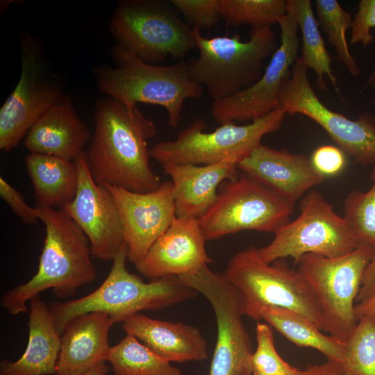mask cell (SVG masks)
<instances>
[{"label": "cell", "instance_id": "1", "mask_svg": "<svg viewBox=\"0 0 375 375\" xmlns=\"http://www.w3.org/2000/svg\"><path fill=\"white\" fill-rule=\"evenodd\" d=\"M156 133L154 123L136 106L111 97L99 99L85 151L94 181L142 193L157 189L162 182L151 167L147 142Z\"/></svg>", "mask_w": 375, "mask_h": 375}, {"label": "cell", "instance_id": "2", "mask_svg": "<svg viewBox=\"0 0 375 375\" xmlns=\"http://www.w3.org/2000/svg\"><path fill=\"white\" fill-rule=\"evenodd\" d=\"M37 208L45 225L44 247L36 274L1 298V306L11 315L28 312L26 303L41 292L53 289L65 299L97 277L90 242L77 224L65 210Z\"/></svg>", "mask_w": 375, "mask_h": 375}, {"label": "cell", "instance_id": "3", "mask_svg": "<svg viewBox=\"0 0 375 375\" xmlns=\"http://www.w3.org/2000/svg\"><path fill=\"white\" fill-rule=\"evenodd\" d=\"M125 245L112 260L111 269L101 285L81 298L56 301L49 306L58 333L76 317L93 312L106 313L115 324L124 322L143 310H161L194 297L198 292L170 276L146 283L126 268Z\"/></svg>", "mask_w": 375, "mask_h": 375}, {"label": "cell", "instance_id": "4", "mask_svg": "<svg viewBox=\"0 0 375 375\" xmlns=\"http://www.w3.org/2000/svg\"><path fill=\"white\" fill-rule=\"evenodd\" d=\"M112 55L115 67L103 65L94 69L99 90L128 106L141 103L163 107L172 128L178 125L184 101L203 95V88L191 77L188 62L151 64L118 44Z\"/></svg>", "mask_w": 375, "mask_h": 375}, {"label": "cell", "instance_id": "5", "mask_svg": "<svg viewBox=\"0 0 375 375\" xmlns=\"http://www.w3.org/2000/svg\"><path fill=\"white\" fill-rule=\"evenodd\" d=\"M192 28L199 53L188 62L190 73L213 101L231 97L258 81L266 60L280 43L271 26L252 28L247 41L238 34L208 38L200 29Z\"/></svg>", "mask_w": 375, "mask_h": 375}, {"label": "cell", "instance_id": "6", "mask_svg": "<svg viewBox=\"0 0 375 375\" xmlns=\"http://www.w3.org/2000/svg\"><path fill=\"white\" fill-rule=\"evenodd\" d=\"M238 291L244 315L259 320L262 307H278L307 317L323 331L326 322L310 286L299 272L283 260L265 262L251 245L235 253L222 273Z\"/></svg>", "mask_w": 375, "mask_h": 375}, {"label": "cell", "instance_id": "7", "mask_svg": "<svg viewBox=\"0 0 375 375\" xmlns=\"http://www.w3.org/2000/svg\"><path fill=\"white\" fill-rule=\"evenodd\" d=\"M285 115L279 106L248 124H222L209 133L206 132L204 120L197 119L182 130L174 140L156 144L150 149V156L161 165H205L230 158L240 162L262 144L261 140L265 135L281 128Z\"/></svg>", "mask_w": 375, "mask_h": 375}, {"label": "cell", "instance_id": "8", "mask_svg": "<svg viewBox=\"0 0 375 375\" xmlns=\"http://www.w3.org/2000/svg\"><path fill=\"white\" fill-rule=\"evenodd\" d=\"M294 204L240 172L221 183L215 203L199 222L206 240L247 230L274 234L290 221Z\"/></svg>", "mask_w": 375, "mask_h": 375}, {"label": "cell", "instance_id": "9", "mask_svg": "<svg viewBox=\"0 0 375 375\" xmlns=\"http://www.w3.org/2000/svg\"><path fill=\"white\" fill-rule=\"evenodd\" d=\"M110 30L118 44L151 64L183 58L197 47L193 28L158 1H120Z\"/></svg>", "mask_w": 375, "mask_h": 375}, {"label": "cell", "instance_id": "10", "mask_svg": "<svg viewBox=\"0 0 375 375\" xmlns=\"http://www.w3.org/2000/svg\"><path fill=\"white\" fill-rule=\"evenodd\" d=\"M299 210L294 220L274 233L269 244L258 248L265 262L290 257L297 263L308 253L340 257L359 247L344 217L338 215L318 191L311 190L301 199Z\"/></svg>", "mask_w": 375, "mask_h": 375}, {"label": "cell", "instance_id": "11", "mask_svg": "<svg viewBox=\"0 0 375 375\" xmlns=\"http://www.w3.org/2000/svg\"><path fill=\"white\" fill-rule=\"evenodd\" d=\"M374 251L360 246L340 257L303 255L298 270L310 286L324 315L326 332L346 343L358 320L355 301Z\"/></svg>", "mask_w": 375, "mask_h": 375}, {"label": "cell", "instance_id": "12", "mask_svg": "<svg viewBox=\"0 0 375 375\" xmlns=\"http://www.w3.org/2000/svg\"><path fill=\"white\" fill-rule=\"evenodd\" d=\"M19 80L0 109V149L9 152L25 138L31 126L66 95L40 44L27 33L20 35Z\"/></svg>", "mask_w": 375, "mask_h": 375}, {"label": "cell", "instance_id": "13", "mask_svg": "<svg viewBox=\"0 0 375 375\" xmlns=\"http://www.w3.org/2000/svg\"><path fill=\"white\" fill-rule=\"evenodd\" d=\"M178 277L203 294L215 312L217 337L210 375H252L253 351L242 321L244 312L238 291L222 273L212 272L208 265L194 274Z\"/></svg>", "mask_w": 375, "mask_h": 375}, {"label": "cell", "instance_id": "14", "mask_svg": "<svg viewBox=\"0 0 375 375\" xmlns=\"http://www.w3.org/2000/svg\"><path fill=\"white\" fill-rule=\"evenodd\" d=\"M278 24L280 43L262 76L249 88L221 100L213 101L211 113L220 124L253 122L279 107V93L299 57V27L292 10Z\"/></svg>", "mask_w": 375, "mask_h": 375}, {"label": "cell", "instance_id": "15", "mask_svg": "<svg viewBox=\"0 0 375 375\" xmlns=\"http://www.w3.org/2000/svg\"><path fill=\"white\" fill-rule=\"evenodd\" d=\"M74 162L78 188L74 199L65 210L87 236L92 258L113 260L126 245L118 208L107 188L92 178L85 151Z\"/></svg>", "mask_w": 375, "mask_h": 375}, {"label": "cell", "instance_id": "16", "mask_svg": "<svg viewBox=\"0 0 375 375\" xmlns=\"http://www.w3.org/2000/svg\"><path fill=\"white\" fill-rule=\"evenodd\" d=\"M104 185L118 208L128 247V260L135 265L176 217L173 184L166 181L157 189L143 193Z\"/></svg>", "mask_w": 375, "mask_h": 375}, {"label": "cell", "instance_id": "17", "mask_svg": "<svg viewBox=\"0 0 375 375\" xmlns=\"http://www.w3.org/2000/svg\"><path fill=\"white\" fill-rule=\"evenodd\" d=\"M198 219L175 217L168 229L135 266L150 280L195 273L212 262Z\"/></svg>", "mask_w": 375, "mask_h": 375}, {"label": "cell", "instance_id": "18", "mask_svg": "<svg viewBox=\"0 0 375 375\" xmlns=\"http://www.w3.org/2000/svg\"><path fill=\"white\" fill-rule=\"evenodd\" d=\"M238 167L293 203L325 179L307 156L262 144L242 160Z\"/></svg>", "mask_w": 375, "mask_h": 375}, {"label": "cell", "instance_id": "19", "mask_svg": "<svg viewBox=\"0 0 375 375\" xmlns=\"http://www.w3.org/2000/svg\"><path fill=\"white\" fill-rule=\"evenodd\" d=\"M238 162L230 158L205 165H162L173 184L176 217L201 218L215 203L221 183L239 176Z\"/></svg>", "mask_w": 375, "mask_h": 375}, {"label": "cell", "instance_id": "20", "mask_svg": "<svg viewBox=\"0 0 375 375\" xmlns=\"http://www.w3.org/2000/svg\"><path fill=\"white\" fill-rule=\"evenodd\" d=\"M90 138L89 128L78 116L69 97L65 96L31 126L24 146L30 153L74 161Z\"/></svg>", "mask_w": 375, "mask_h": 375}, {"label": "cell", "instance_id": "21", "mask_svg": "<svg viewBox=\"0 0 375 375\" xmlns=\"http://www.w3.org/2000/svg\"><path fill=\"white\" fill-rule=\"evenodd\" d=\"M113 324L108 315L99 312L72 319L61 335L56 375H82L107 361L108 333Z\"/></svg>", "mask_w": 375, "mask_h": 375}, {"label": "cell", "instance_id": "22", "mask_svg": "<svg viewBox=\"0 0 375 375\" xmlns=\"http://www.w3.org/2000/svg\"><path fill=\"white\" fill-rule=\"evenodd\" d=\"M122 328L167 362H201L208 357L206 340L199 329L192 325L138 313L125 321Z\"/></svg>", "mask_w": 375, "mask_h": 375}, {"label": "cell", "instance_id": "23", "mask_svg": "<svg viewBox=\"0 0 375 375\" xmlns=\"http://www.w3.org/2000/svg\"><path fill=\"white\" fill-rule=\"evenodd\" d=\"M60 347L49 308L38 295L30 301L26 348L18 360L1 361L0 375L56 374Z\"/></svg>", "mask_w": 375, "mask_h": 375}, {"label": "cell", "instance_id": "24", "mask_svg": "<svg viewBox=\"0 0 375 375\" xmlns=\"http://www.w3.org/2000/svg\"><path fill=\"white\" fill-rule=\"evenodd\" d=\"M25 164L33 186L36 208L65 210L72 202L78 188L74 161L30 153Z\"/></svg>", "mask_w": 375, "mask_h": 375}, {"label": "cell", "instance_id": "25", "mask_svg": "<svg viewBox=\"0 0 375 375\" xmlns=\"http://www.w3.org/2000/svg\"><path fill=\"white\" fill-rule=\"evenodd\" d=\"M260 318L297 346L312 348L328 360L342 364L346 343L322 333L315 324L302 315L285 308L265 306L260 310Z\"/></svg>", "mask_w": 375, "mask_h": 375}, {"label": "cell", "instance_id": "26", "mask_svg": "<svg viewBox=\"0 0 375 375\" xmlns=\"http://www.w3.org/2000/svg\"><path fill=\"white\" fill-rule=\"evenodd\" d=\"M287 6L292 10L301 33V62L307 69L314 71L320 90H326L324 77L327 76L339 93L337 79L331 67V57L320 34L310 1L288 0Z\"/></svg>", "mask_w": 375, "mask_h": 375}, {"label": "cell", "instance_id": "27", "mask_svg": "<svg viewBox=\"0 0 375 375\" xmlns=\"http://www.w3.org/2000/svg\"><path fill=\"white\" fill-rule=\"evenodd\" d=\"M107 361L115 375H182L180 369L129 334L110 347Z\"/></svg>", "mask_w": 375, "mask_h": 375}, {"label": "cell", "instance_id": "28", "mask_svg": "<svg viewBox=\"0 0 375 375\" xmlns=\"http://www.w3.org/2000/svg\"><path fill=\"white\" fill-rule=\"evenodd\" d=\"M315 3L318 25L335 47L338 60L345 65L352 76H358L360 69L350 53L346 38L347 31L351 28L353 22L350 13L336 0H317Z\"/></svg>", "mask_w": 375, "mask_h": 375}, {"label": "cell", "instance_id": "29", "mask_svg": "<svg viewBox=\"0 0 375 375\" xmlns=\"http://www.w3.org/2000/svg\"><path fill=\"white\" fill-rule=\"evenodd\" d=\"M219 6L221 17L231 26H272L287 13L285 0H219Z\"/></svg>", "mask_w": 375, "mask_h": 375}, {"label": "cell", "instance_id": "30", "mask_svg": "<svg viewBox=\"0 0 375 375\" xmlns=\"http://www.w3.org/2000/svg\"><path fill=\"white\" fill-rule=\"evenodd\" d=\"M372 185L366 192L354 190L344 201V217L360 246L375 253V164L371 172Z\"/></svg>", "mask_w": 375, "mask_h": 375}, {"label": "cell", "instance_id": "31", "mask_svg": "<svg viewBox=\"0 0 375 375\" xmlns=\"http://www.w3.org/2000/svg\"><path fill=\"white\" fill-rule=\"evenodd\" d=\"M344 375H375V321L364 317L358 320L346 342Z\"/></svg>", "mask_w": 375, "mask_h": 375}, {"label": "cell", "instance_id": "32", "mask_svg": "<svg viewBox=\"0 0 375 375\" xmlns=\"http://www.w3.org/2000/svg\"><path fill=\"white\" fill-rule=\"evenodd\" d=\"M257 347L253 353L252 375H312L313 367L301 370L285 361L278 353L272 327L258 322L256 326Z\"/></svg>", "mask_w": 375, "mask_h": 375}, {"label": "cell", "instance_id": "33", "mask_svg": "<svg viewBox=\"0 0 375 375\" xmlns=\"http://www.w3.org/2000/svg\"><path fill=\"white\" fill-rule=\"evenodd\" d=\"M171 4L199 29L212 28L221 17L219 0H172Z\"/></svg>", "mask_w": 375, "mask_h": 375}, {"label": "cell", "instance_id": "34", "mask_svg": "<svg viewBox=\"0 0 375 375\" xmlns=\"http://www.w3.org/2000/svg\"><path fill=\"white\" fill-rule=\"evenodd\" d=\"M374 27L375 0H362L358 3V11L352 22L351 44L368 46L374 40L371 30ZM373 83L375 85V68L368 81V85Z\"/></svg>", "mask_w": 375, "mask_h": 375}, {"label": "cell", "instance_id": "35", "mask_svg": "<svg viewBox=\"0 0 375 375\" xmlns=\"http://www.w3.org/2000/svg\"><path fill=\"white\" fill-rule=\"evenodd\" d=\"M310 159L314 168L325 178L338 175L346 165L345 153L332 145L317 147Z\"/></svg>", "mask_w": 375, "mask_h": 375}, {"label": "cell", "instance_id": "36", "mask_svg": "<svg viewBox=\"0 0 375 375\" xmlns=\"http://www.w3.org/2000/svg\"><path fill=\"white\" fill-rule=\"evenodd\" d=\"M0 196L23 222L32 224L40 220L39 210L28 206L22 194L3 177L0 178Z\"/></svg>", "mask_w": 375, "mask_h": 375}, {"label": "cell", "instance_id": "37", "mask_svg": "<svg viewBox=\"0 0 375 375\" xmlns=\"http://www.w3.org/2000/svg\"><path fill=\"white\" fill-rule=\"evenodd\" d=\"M375 291V253L368 264L357 296L356 301L360 302L372 294Z\"/></svg>", "mask_w": 375, "mask_h": 375}, {"label": "cell", "instance_id": "38", "mask_svg": "<svg viewBox=\"0 0 375 375\" xmlns=\"http://www.w3.org/2000/svg\"><path fill=\"white\" fill-rule=\"evenodd\" d=\"M355 315L358 320L367 317L375 321V291L355 306Z\"/></svg>", "mask_w": 375, "mask_h": 375}, {"label": "cell", "instance_id": "39", "mask_svg": "<svg viewBox=\"0 0 375 375\" xmlns=\"http://www.w3.org/2000/svg\"><path fill=\"white\" fill-rule=\"evenodd\" d=\"M312 375H344L342 372L341 364L334 361L328 360L324 364L313 365Z\"/></svg>", "mask_w": 375, "mask_h": 375}, {"label": "cell", "instance_id": "40", "mask_svg": "<svg viewBox=\"0 0 375 375\" xmlns=\"http://www.w3.org/2000/svg\"><path fill=\"white\" fill-rule=\"evenodd\" d=\"M108 372V368L106 362H102L82 375H106Z\"/></svg>", "mask_w": 375, "mask_h": 375}]
</instances>
